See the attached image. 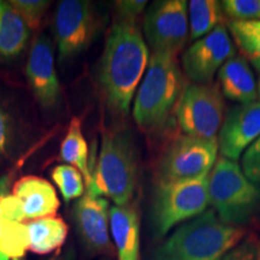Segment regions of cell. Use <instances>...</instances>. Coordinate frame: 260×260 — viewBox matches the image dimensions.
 Segmentation results:
<instances>
[{
    "label": "cell",
    "mask_w": 260,
    "mask_h": 260,
    "mask_svg": "<svg viewBox=\"0 0 260 260\" xmlns=\"http://www.w3.org/2000/svg\"><path fill=\"white\" fill-rule=\"evenodd\" d=\"M235 52L225 23L220 24L187 48L182 56L184 75L193 83H211L225 61L235 57Z\"/></svg>",
    "instance_id": "8fae6325"
},
{
    "label": "cell",
    "mask_w": 260,
    "mask_h": 260,
    "mask_svg": "<svg viewBox=\"0 0 260 260\" xmlns=\"http://www.w3.org/2000/svg\"><path fill=\"white\" fill-rule=\"evenodd\" d=\"M11 178H10V175H6V176L0 177V204H2L3 198L5 195L9 194V184ZM0 229H2V218H0Z\"/></svg>",
    "instance_id": "1f68e13d"
},
{
    "label": "cell",
    "mask_w": 260,
    "mask_h": 260,
    "mask_svg": "<svg viewBox=\"0 0 260 260\" xmlns=\"http://www.w3.org/2000/svg\"><path fill=\"white\" fill-rule=\"evenodd\" d=\"M254 183H258V184H260V175L258 177H256V180L254 181Z\"/></svg>",
    "instance_id": "d590c367"
},
{
    "label": "cell",
    "mask_w": 260,
    "mask_h": 260,
    "mask_svg": "<svg viewBox=\"0 0 260 260\" xmlns=\"http://www.w3.org/2000/svg\"><path fill=\"white\" fill-rule=\"evenodd\" d=\"M12 139V126L10 117L4 107L0 105V155L8 151Z\"/></svg>",
    "instance_id": "4dcf8cb0"
},
{
    "label": "cell",
    "mask_w": 260,
    "mask_h": 260,
    "mask_svg": "<svg viewBox=\"0 0 260 260\" xmlns=\"http://www.w3.org/2000/svg\"><path fill=\"white\" fill-rule=\"evenodd\" d=\"M260 241L255 235H248L230 252L223 260H256L259 253Z\"/></svg>",
    "instance_id": "4316f807"
},
{
    "label": "cell",
    "mask_w": 260,
    "mask_h": 260,
    "mask_svg": "<svg viewBox=\"0 0 260 260\" xmlns=\"http://www.w3.org/2000/svg\"><path fill=\"white\" fill-rule=\"evenodd\" d=\"M9 4L21 16L29 29H37L50 3L45 0H10Z\"/></svg>",
    "instance_id": "484cf974"
},
{
    "label": "cell",
    "mask_w": 260,
    "mask_h": 260,
    "mask_svg": "<svg viewBox=\"0 0 260 260\" xmlns=\"http://www.w3.org/2000/svg\"><path fill=\"white\" fill-rule=\"evenodd\" d=\"M218 154V140L178 135L169 142L157 167L158 182L193 181L207 177Z\"/></svg>",
    "instance_id": "52a82bcc"
},
{
    "label": "cell",
    "mask_w": 260,
    "mask_h": 260,
    "mask_svg": "<svg viewBox=\"0 0 260 260\" xmlns=\"http://www.w3.org/2000/svg\"><path fill=\"white\" fill-rule=\"evenodd\" d=\"M209 204V176L193 181L158 182L152 205L155 236H165L177 224L203 214Z\"/></svg>",
    "instance_id": "8992f818"
},
{
    "label": "cell",
    "mask_w": 260,
    "mask_h": 260,
    "mask_svg": "<svg viewBox=\"0 0 260 260\" xmlns=\"http://www.w3.org/2000/svg\"><path fill=\"white\" fill-rule=\"evenodd\" d=\"M60 158L67 164L80 170L83 177H86V183L90 180L92 176H90L89 149L82 134V124L77 117L71 119L67 135L61 142Z\"/></svg>",
    "instance_id": "44dd1931"
},
{
    "label": "cell",
    "mask_w": 260,
    "mask_h": 260,
    "mask_svg": "<svg viewBox=\"0 0 260 260\" xmlns=\"http://www.w3.org/2000/svg\"><path fill=\"white\" fill-rule=\"evenodd\" d=\"M222 4L217 0H191L188 3L189 38L199 40L225 21Z\"/></svg>",
    "instance_id": "ffe728a7"
},
{
    "label": "cell",
    "mask_w": 260,
    "mask_h": 260,
    "mask_svg": "<svg viewBox=\"0 0 260 260\" xmlns=\"http://www.w3.org/2000/svg\"><path fill=\"white\" fill-rule=\"evenodd\" d=\"M223 94L218 83L188 84L178 100L175 116L183 135L216 139L224 121Z\"/></svg>",
    "instance_id": "ba28073f"
},
{
    "label": "cell",
    "mask_w": 260,
    "mask_h": 260,
    "mask_svg": "<svg viewBox=\"0 0 260 260\" xmlns=\"http://www.w3.org/2000/svg\"><path fill=\"white\" fill-rule=\"evenodd\" d=\"M246 229L229 225L213 210L178 226L152 254L151 260H223L245 239Z\"/></svg>",
    "instance_id": "7a4b0ae2"
},
{
    "label": "cell",
    "mask_w": 260,
    "mask_h": 260,
    "mask_svg": "<svg viewBox=\"0 0 260 260\" xmlns=\"http://www.w3.org/2000/svg\"><path fill=\"white\" fill-rule=\"evenodd\" d=\"M258 95L260 96V77H259V81H258Z\"/></svg>",
    "instance_id": "e575fe53"
},
{
    "label": "cell",
    "mask_w": 260,
    "mask_h": 260,
    "mask_svg": "<svg viewBox=\"0 0 260 260\" xmlns=\"http://www.w3.org/2000/svg\"><path fill=\"white\" fill-rule=\"evenodd\" d=\"M29 249L27 224L2 220L0 229V253L11 260L23 259Z\"/></svg>",
    "instance_id": "603a6c76"
},
{
    "label": "cell",
    "mask_w": 260,
    "mask_h": 260,
    "mask_svg": "<svg viewBox=\"0 0 260 260\" xmlns=\"http://www.w3.org/2000/svg\"><path fill=\"white\" fill-rule=\"evenodd\" d=\"M51 177L59 188L65 203L74 199H80L84 194L83 175L76 168L69 164L58 165L52 170Z\"/></svg>",
    "instance_id": "cb8c5ba5"
},
{
    "label": "cell",
    "mask_w": 260,
    "mask_h": 260,
    "mask_svg": "<svg viewBox=\"0 0 260 260\" xmlns=\"http://www.w3.org/2000/svg\"><path fill=\"white\" fill-rule=\"evenodd\" d=\"M25 73L35 99L44 107L56 105L60 95V84L53 50L47 38L40 37L32 42Z\"/></svg>",
    "instance_id": "5bb4252c"
},
{
    "label": "cell",
    "mask_w": 260,
    "mask_h": 260,
    "mask_svg": "<svg viewBox=\"0 0 260 260\" xmlns=\"http://www.w3.org/2000/svg\"><path fill=\"white\" fill-rule=\"evenodd\" d=\"M110 232L118 260L140 259V217L135 204L110 209Z\"/></svg>",
    "instance_id": "2e32d148"
},
{
    "label": "cell",
    "mask_w": 260,
    "mask_h": 260,
    "mask_svg": "<svg viewBox=\"0 0 260 260\" xmlns=\"http://www.w3.org/2000/svg\"><path fill=\"white\" fill-rule=\"evenodd\" d=\"M228 27L237 48L241 52V56L251 61L255 69L260 71V19L228 21Z\"/></svg>",
    "instance_id": "7402d4cb"
},
{
    "label": "cell",
    "mask_w": 260,
    "mask_h": 260,
    "mask_svg": "<svg viewBox=\"0 0 260 260\" xmlns=\"http://www.w3.org/2000/svg\"><path fill=\"white\" fill-rule=\"evenodd\" d=\"M27 224L29 251L39 255H47L64 245L69 226L60 217H46L30 220Z\"/></svg>",
    "instance_id": "ac0fdd59"
},
{
    "label": "cell",
    "mask_w": 260,
    "mask_h": 260,
    "mask_svg": "<svg viewBox=\"0 0 260 260\" xmlns=\"http://www.w3.org/2000/svg\"><path fill=\"white\" fill-rule=\"evenodd\" d=\"M74 219L83 245L93 254H112L110 206L105 198L86 189L74 206Z\"/></svg>",
    "instance_id": "7c38bea8"
},
{
    "label": "cell",
    "mask_w": 260,
    "mask_h": 260,
    "mask_svg": "<svg viewBox=\"0 0 260 260\" xmlns=\"http://www.w3.org/2000/svg\"><path fill=\"white\" fill-rule=\"evenodd\" d=\"M12 194L22 203L25 220L54 217L59 210L60 201L56 189L41 177H22L12 187Z\"/></svg>",
    "instance_id": "9a60e30c"
},
{
    "label": "cell",
    "mask_w": 260,
    "mask_h": 260,
    "mask_svg": "<svg viewBox=\"0 0 260 260\" xmlns=\"http://www.w3.org/2000/svg\"><path fill=\"white\" fill-rule=\"evenodd\" d=\"M30 29L9 2H0V58L17 57L27 45Z\"/></svg>",
    "instance_id": "d6986e66"
},
{
    "label": "cell",
    "mask_w": 260,
    "mask_h": 260,
    "mask_svg": "<svg viewBox=\"0 0 260 260\" xmlns=\"http://www.w3.org/2000/svg\"><path fill=\"white\" fill-rule=\"evenodd\" d=\"M148 47L138 21L117 17L99 65V86L111 112L124 117L148 65Z\"/></svg>",
    "instance_id": "6da1fadb"
},
{
    "label": "cell",
    "mask_w": 260,
    "mask_h": 260,
    "mask_svg": "<svg viewBox=\"0 0 260 260\" xmlns=\"http://www.w3.org/2000/svg\"><path fill=\"white\" fill-rule=\"evenodd\" d=\"M186 81L177 57L152 53L135 96L133 116L136 124L148 133L164 128L188 86Z\"/></svg>",
    "instance_id": "3957f363"
},
{
    "label": "cell",
    "mask_w": 260,
    "mask_h": 260,
    "mask_svg": "<svg viewBox=\"0 0 260 260\" xmlns=\"http://www.w3.org/2000/svg\"><path fill=\"white\" fill-rule=\"evenodd\" d=\"M144 32L152 53L177 57L189 38L188 3L184 0L153 3L145 15Z\"/></svg>",
    "instance_id": "9c48e42d"
},
{
    "label": "cell",
    "mask_w": 260,
    "mask_h": 260,
    "mask_svg": "<svg viewBox=\"0 0 260 260\" xmlns=\"http://www.w3.org/2000/svg\"><path fill=\"white\" fill-rule=\"evenodd\" d=\"M256 260H260V247H259V253H258V258H256Z\"/></svg>",
    "instance_id": "8d00e7d4"
},
{
    "label": "cell",
    "mask_w": 260,
    "mask_h": 260,
    "mask_svg": "<svg viewBox=\"0 0 260 260\" xmlns=\"http://www.w3.org/2000/svg\"><path fill=\"white\" fill-rule=\"evenodd\" d=\"M146 5H147V2H144V0H122V2H117V17L138 21V17L144 12Z\"/></svg>",
    "instance_id": "f546056e"
},
{
    "label": "cell",
    "mask_w": 260,
    "mask_h": 260,
    "mask_svg": "<svg viewBox=\"0 0 260 260\" xmlns=\"http://www.w3.org/2000/svg\"><path fill=\"white\" fill-rule=\"evenodd\" d=\"M218 86L228 99L240 104L256 102L258 84L251 68L242 56L225 61L218 71Z\"/></svg>",
    "instance_id": "e0dca14e"
},
{
    "label": "cell",
    "mask_w": 260,
    "mask_h": 260,
    "mask_svg": "<svg viewBox=\"0 0 260 260\" xmlns=\"http://www.w3.org/2000/svg\"><path fill=\"white\" fill-rule=\"evenodd\" d=\"M220 4L229 22L260 18V0H224Z\"/></svg>",
    "instance_id": "d4e9b609"
},
{
    "label": "cell",
    "mask_w": 260,
    "mask_h": 260,
    "mask_svg": "<svg viewBox=\"0 0 260 260\" xmlns=\"http://www.w3.org/2000/svg\"><path fill=\"white\" fill-rule=\"evenodd\" d=\"M242 171L252 182L260 175V136L242 155Z\"/></svg>",
    "instance_id": "83f0119b"
},
{
    "label": "cell",
    "mask_w": 260,
    "mask_h": 260,
    "mask_svg": "<svg viewBox=\"0 0 260 260\" xmlns=\"http://www.w3.org/2000/svg\"><path fill=\"white\" fill-rule=\"evenodd\" d=\"M0 218L5 222H25L23 206L14 194H8L3 198L0 204Z\"/></svg>",
    "instance_id": "f1b7e54d"
},
{
    "label": "cell",
    "mask_w": 260,
    "mask_h": 260,
    "mask_svg": "<svg viewBox=\"0 0 260 260\" xmlns=\"http://www.w3.org/2000/svg\"><path fill=\"white\" fill-rule=\"evenodd\" d=\"M99 22L89 2L63 0L54 16V35L60 60H68L92 44Z\"/></svg>",
    "instance_id": "30bf717a"
},
{
    "label": "cell",
    "mask_w": 260,
    "mask_h": 260,
    "mask_svg": "<svg viewBox=\"0 0 260 260\" xmlns=\"http://www.w3.org/2000/svg\"><path fill=\"white\" fill-rule=\"evenodd\" d=\"M209 199L223 223L239 226L260 210V184L246 176L239 162L220 155L209 175Z\"/></svg>",
    "instance_id": "5b68a950"
},
{
    "label": "cell",
    "mask_w": 260,
    "mask_h": 260,
    "mask_svg": "<svg viewBox=\"0 0 260 260\" xmlns=\"http://www.w3.org/2000/svg\"><path fill=\"white\" fill-rule=\"evenodd\" d=\"M138 155L124 130L104 132L95 167L90 161L88 189L99 197L111 199L116 206H126L134 197L138 184Z\"/></svg>",
    "instance_id": "277c9868"
},
{
    "label": "cell",
    "mask_w": 260,
    "mask_h": 260,
    "mask_svg": "<svg viewBox=\"0 0 260 260\" xmlns=\"http://www.w3.org/2000/svg\"><path fill=\"white\" fill-rule=\"evenodd\" d=\"M45 260H76V254H75L73 248H68L67 251L61 252L59 254H56Z\"/></svg>",
    "instance_id": "d6a6232c"
},
{
    "label": "cell",
    "mask_w": 260,
    "mask_h": 260,
    "mask_svg": "<svg viewBox=\"0 0 260 260\" xmlns=\"http://www.w3.org/2000/svg\"><path fill=\"white\" fill-rule=\"evenodd\" d=\"M0 260H10V259L6 255L3 254V253H0Z\"/></svg>",
    "instance_id": "836d02e7"
},
{
    "label": "cell",
    "mask_w": 260,
    "mask_h": 260,
    "mask_svg": "<svg viewBox=\"0 0 260 260\" xmlns=\"http://www.w3.org/2000/svg\"><path fill=\"white\" fill-rule=\"evenodd\" d=\"M260 136V102L232 107L224 117L218 136L222 157L237 161Z\"/></svg>",
    "instance_id": "4fadbf2b"
},
{
    "label": "cell",
    "mask_w": 260,
    "mask_h": 260,
    "mask_svg": "<svg viewBox=\"0 0 260 260\" xmlns=\"http://www.w3.org/2000/svg\"><path fill=\"white\" fill-rule=\"evenodd\" d=\"M18 260H23V259H18Z\"/></svg>",
    "instance_id": "74e56055"
}]
</instances>
